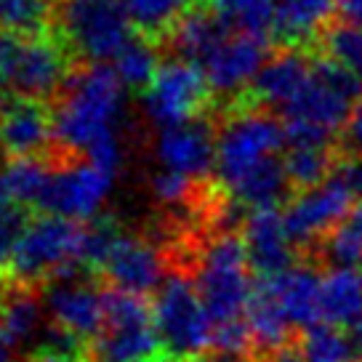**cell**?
Returning a JSON list of instances; mask_svg holds the SVG:
<instances>
[{"mask_svg":"<svg viewBox=\"0 0 362 362\" xmlns=\"http://www.w3.org/2000/svg\"><path fill=\"white\" fill-rule=\"evenodd\" d=\"M248 330H250V357L259 360L272 351L291 346L296 325L288 320L274 291L264 277H256V288L248 306Z\"/></svg>","mask_w":362,"mask_h":362,"instance_id":"cell-21","label":"cell"},{"mask_svg":"<svg viewBox=\"0 0 362 362\" xmlns=\"http://www.w3.org/2000/svg\"><path fill=\"white\" fill-rule=\"evenodd\" d=\"M349 333H351V339H354V346H357V351H360V357H362V320L351 325Z\"/></svg>","mask_w":362,"mask_h":362,"instance_id":"cell-39","label":"cell"},{"mask_svg":"<svg viewBox=\"0 0 362 362\" xmlns=\"http://www.w3.org/2000/svg\"><path fill=\"white\" fill-rule=\"evenodd\" d=\"M0 27L27 33L54 30V0H0Z\"/></svg>","mask_w":362,"mask_h":362,"instance_id":"cell-31","label":"cell"},{"mask_svg":"<svg viewBox=\"0 0 362 362\" xmlns=\"http://www.w3.org/2000/svg\"><path fill=\"white\" fill-rule=\"evenodd\" d=\"M152 304L163 349L168 357L197 362L208 351H214V317L205 306L192 272L181 267L168 269Z\"/></svg>","mask_w":362,"mask_h":362,"instance_id":"cell-7","label":"cell"},{"mask_svg":"<svg viewBox=\"0 0 362 362\" xmlns=\"http://www.w3.org/2000/svg\"><path fill=\"white\" fill-rule=\"evenodd\" d=\"M264 280L274 291L277 301L285 309L288 320L296 325V330H304L309 325L322 322V312H320L322 274L317 272L315 264L296 261L293 267L277 272V274H264Z\"/></svg>","mask_w":362,"mask_h":362,"instance_id":"cell-19","label":"cell"},{"mask_svg":"<svg viewBox=\"0 0 362 362\" xmlns=\"http://www.w3.org/2000/svg\"><path fill=\"white\" fill-rule=\"evenodd\" d=\"M0 362H19L16 349H13L11 344H6L3 339H0Z\"/></svg>","mask_w":362,"mask_h":362,"instance_id":"cell-38","label":"cell"},{"mask_svg":"<svg viewBox=\"0 0 362 362\" xmlns=\"http://www.w3.org/2000/svg\"><path fill=\"white\" fill-rule=\"evenodd\" d=\"M192 274L214 317V351L250 357L248 306L256 288V272L250 267L243 232L221 229L214 235L194 259Z\"/></svg>","mask_w":362,"mask_h":362,"instance_id":"cell-2","label":"cell"},{"mask_svg":"<svg viewBox=\"0 0 362 362\" xmlns=\"http://www.w3.org/2000/svg\"><path fill=\"white\" fill-rule=\"evenodd\" d=\"M336 19L362 24V0H336Z\"/></svg>","mask_w":362,"mask_h":362,"instance_id":"cell-35","label":"cell"},{"mask_svg":"<svg viewBox=\"0 0 362 362\" xmlns=\"http://www.w3.org/2000/svg\"><path fill=\"white\" fill-rule=\"evenodd\" d=\"M165 354L149 296L104 283V325L86 344L88 362H155Z\"/></svg>","mask_w":362,"mask_h":362,"instance_id":"cell-6","label":"cell"},{"mask_svg":"<svg viewBox=\"0 0 362 362\" xmlns=\"http://www.w3.org/2000/svg\"><path fill=\"white\" fill-rule=\"evenodd\" d=\"M51 170H54L51 155H45V158L43 155H24V158H8L3 176H6L13 200L27 211H37L48 179H51Z\"/></svg>","mask_w":362,"mask_h":362,"instance_id":"cell-24","label":"cell"},{"mask_svg":"<svg viewBox=\"0 0 362 362\" xmlns=\"http://www.w3.org/2000/svg\"><path fill=\"white\" fill-rule=\"evenodd\" d=\"M205 3L232 30L274 40V19H277V3L274 0H205Z\"/></svg>","mask_w":362,"mask_h":362,"instance_id":"cell-27","label":"cell"},{"mask_svg":"<svg viewBox=\"0 0 362 362\" xmlns=\"http://www.w3.org/2000/svg\"><path fill=\"white\" fill-rule=\"evenodd\" d=\"M243 240L253 272L264 274H277V272L293 267L298 245L285 221V211L277 205H264V208H250L248 216L243 218Z\"/></svg>","mask_w":362,"mask_h":362,"instance_id":"cell-17","label":"cell"},{"mask_svg":"<svg viewBox=\"0 0 362 362\" xmlns=\"http://www.w3.org/2000/svg\"><path fill=\"white\" fill-rule=\"evenodd\" d=\"M272 51H274V40L269 37L240 33V30L226 33L224 40L216 45L200 64L211 83L214 96L224 99L226 104L240 99L256 80L259 69L264 67Z\"/></svg>","mask_w":362,"mask_h":362,"instance_id":"cell-12","label":"cell"},{"mask_svg":"<svg viewBox=\"0 0 362 362\" xmlns=\"http://www.w3.org/2000/svg\"><path fill=\"white\" fill-rule=\"evenodd\" d=\"M192 0H125L136 33L147 35L152 40H165L181 13Z\"/></svg>","mask_w":362,"mask_h":362,"instance_id":"cell-30","label":"cell"},{"mask_svg":"<svg viewBox=\"0 0 362 362\" xmlns=\"http://www.w3.org/2000/svg\"><path fill=\"white\" fill-rule=\"evenodd\" d=\"M354 203L357 197L336 173H330L328 179L315 187L298 189L285 205V221L296 245L301 250H317L320 243L328 238L330 229L349 214Z\"/></svg>","mask_w":362,"mask_h":362,"instance_id":"cell-11","label":"cell"},{"mask_svg":"<svg viewBox=\"0 0 362 362\" xmlns=\"http://www.w3.org/2000/svg\"><path fill=\"white\" fill-rule=\"evenodd\" d=\"M112 62L120 80L125 83V88L144 90L155 80V75H158L160 69L158 40H152V37L139 33L120 48V54Z\"/></svg>","mask_w":362,"mask_h":362,"instance_id":"cell-29","label":"cell"},{"mask_svg":"<svg viewBox=\"0 0 362 362\" xmlns=\"http://www.w3.org/2000/svg\"><path fill=\"white\" fill-rule=\"evenodd\" d=\"M341 147L349 155H362V96L354 102L349 123H346L344 134H341Z\"/></svg>","mask_w":362,"mask_h":362,"instance_id":"cell-34","label":"cell"},{"mask_svg":"<svg viewBox=\"0 0 362 362\" xmlns=\"http://www.w3.org/2000/svg\"><path fill=\"white\" fill-rule=\"evenodd\" d=\"M298 354L304 362H362L349 328L317 322L301 330Z\"/></svg>","mask_w":362,"mask_h":362,"instance_id":"cell-25","label":"cell"},{"mask_svg":"<svg viewBox=\"0 0 362 362\" xmlns=\"http://www.w3.org/2000/svg\"><path fill=\"white\" fill-rule=\"evenodd\" d=\"M125 0H54V33L83 62H110L131 37Z\"/></svg>","mask_w":362,"mask_h":362,"instance_id":"cell-8","label":"cell"},{"mask_svg":"<svg viewBox=\"0 0 362 362\" xmlns=\"http://www.w3.org/2000/svg\"><path fill=\"white\" fill-rule=\"evenodd\" d=\"M51 160L54 170L37 214H59L80 221L99 216L107 194L112 189L115 173L99 168L88 158L75 160V155H64L59 149L51 155Z\"/></svg>","mask_w":362,"mask_h":362,"instance_id":"cell-10","label":"cell"},{"mask_svg":"<svg viewBox=\"0 0 362 362\" xmlns=\"http://www.w3.org/2000/svg\"><path fill=\"white\" fill-rule=\"evenodd\" d=\"M0 149L8 158L57 152L54 112L45 99L0 90Z\"/></svg>","mask_w":362,"mask_h":362,"instance_id":"cell-14","label":"cell"},{"mask_svg":"<svg viewBox=\"0 0 362 362\" xmlns=\"http://www.w3.org/2000/svg\"><path fill=\"white\" fill-rule=\"evenodd\" d=\"M45 315L48 312L40 298V288L11 285L8 293L0 296V339L19 351V346L35 341L40 333Z\"/></svg>","mask_w":362,"mask_h":362,"instance_id":"cell-23","label":"cell"},{"mask_svg":"<svg viewBox=\"0 0 362 362\" xmlns=\"http://www.w3.org/2000/svg\"><path fill=\"white\" fill-rule=\"evenodd\" d=\"M123 88L117 69L104 62H86L75 67L57 96L54 134L57 149L64 155H86L99 168H120L117 123L123 112Z\"/></svg>","mask_w":362,"mask_h":362,"instance_id":"cell-1","label":"cell"},{"mask_svg":"<svg viewBox=\"0 0 362 362\" xmlns=\"http://www.w3.org/2000/svg\"><path fill=\"white\" fill-rule=\"evenodd\" d=\"M211 83L200 64L189 59H173L160 64L155 80L144 88V110L158 128L197 120L211 107Z\"/></svg>","mask_w":362,"mask_h":362,"instance_id":"cell-9","label":"cell"},{"mask_svg":"<svg viewBox=\"0 0 362 362\" xmlns=\"http://www.w3.org/2000/svg\"><path fill=\"white\" fill-rule=\"evenodd\" d=\"M75 57L54 30L27 33L0 27V90L57 99L72 75Z\"/></svg>","mask_w":362,"mask_h":362,"instance_id":"cell-5","label":"cell"},{"mask_svg":"<svg viewBox=\"0 0 362 362\" xmlns=\"http://www.w3.org/2000/svg\"><path fill=\"white\" fill-rule=\"evenodd\" d=\"M253 362H304L301 360V354H298V346H285L280 351H272L267 357H259V360Z\"/></svg>","mask_w":362,"mask_h":362,"instance_id":"cell-36","label":"cell"},{"mask_svg":"<svg viewBox=\"0 0 362 362\" xmlns=\"http://www.w3.org/2000/svg\"><path fill=\"white\" fill-rule=\"evenodd\" d=\"M45 312L51 322L69 330L83 344L96 339L104 325V280L83 272L72 277L48 280L43 288Z\"/></svg>","mask_w":362,"mask_h":362,"instance_id":"cell-13","label":"cell"},{"mask_svg":"<svg viewBox=\"0 0 362 362\" xmlns=\"http://www.w3.org/2000/svg\"><path fill=\"white\" fill-rule=\"evenodd\" d=\"M336 144H288L283 155L285 173L293 189H306L325 181L339 163Z\"/></svg>","mask_w":362,"mask_h":362,"instance_id":"cell-26","label":"cell"},{"mask_svg":"<svg viewBox=\"0 0 362 362\" xmlns=\"http://www.w3.org/2000/svg\"><path fill=\"white\" fill-rule=\"evenodd\" d=\"M226 33H232V27L205 0H192L187 11L176 19L165 40L170 43V51L176 57L203 64V59L224 40Z\"/></svg>","mask_w":362,"mask_h":362,"instance_id":"cell-20","label":"cell"},{"mask_svg":"<svg viewBox=\"0 0 362 362\" xmlns=\"http://www.w3.org/2000/svg\"><path fill=\"white\" fill-rule=\"evenodd\" d=\"M333 173L349 187V192L354 194L357 200H362V155L341 152V158H339V163H336Z\"/></svg>","mask_w":362,"mask_h":362,"instance_id":"cell-33","label":"cell"},{"mask_svg":"<svg viewBox=\"0 0 362 362\" xmlns=\"http://www.w3.org/2000/svg\"><path fill=\"white\" fill-rule=\"evenodd\" d=\"M322 322L351 328L362 320V267H330L320 288Z\"/></svg>","mask_w":362,"mask_h":362,"instance_id":"cell-22","label":"cell"},{"mask_svg":"<svg viewBox=\"0 0 362 362\" xmlns=\"http://www.w3.org/2000/svg\"><path fill=\"white\" fill-rule=\"evenodd\" d=\"M283 147H288L285 123L274 117L269 107H261L243 93L226 104L216 128V184L229 197L253 173L283 158Z\"/></svg>","mask_w":362,"mask_h":362,"instance_id":"cell-3","label":"cell"},{"mask_svg":"<svg viewBox=\"0 0 362 362\" xmlns=\"http://www.w3.org/2000/svg\"><path fill=\"white\" fill-rule=\"evenodd\" d=\"M27 221H30V216H27V208H22V205L0 216V280H6L13 248H16V243L22 238Z\"/></svg>","mask_w":362,"mask_h":362,"instance_id":"cell-32","label":"cell"},{"mask_svg":"<svg viewBox=\"0 0 362 362\" xmlns=\"http://www.w3.org/2000/svg\"><path fill=\"white\" fill-rule=\"evenodd\" d=\"M315 54L317 48L309 45H277V51H272L264 62L245 96L261 107L283 112L312 78Z\"/></svg>","mask_w":362,"mask_h":362,"instance_id":"cell-16","label":"cell"},{"mask_svg":"<svg viewBox=\"0 0 362 362\" xmlns=\"http://www.w3.org/2000/svg\"><path fill=\"white\" fill-rule=\"evenodd\" d=\"M13 208H19V203L13 200L11 189H8V184H6V176L0 173V216L13 211Z\"/></svg>","mask_w":362,"mask_h":362,"instance_id":"cell-37","label":"cell"},{"mask_svg":"<svg viewBox=\"0 0 362 362\" xmlns=\"http://www.w3.org/2000/svg\"><path fill=\"white\" fill-rule=\"evenodd\" d=\"M165 274L168 272H165L163 253L147 238L128 235V232L117 235L107 259H104L102 269H99V277L107 285L144 296L158 293Z\"/></svg>","mask_w":362,"mask_h":362,"instance_id":"cell-15","label":"cell"},{"mask_svg":"<svg viewBox=\"0 0 362 362\" xmlns=\"http://www.w3.org/2000/svg\"><path fill=\"white\" fill-rule=\"evenodd\" d=\"M320 256L330 267H362V200L320 243Z\"/></svg>","mask_w":362,"mask_h":362,"instance_id":"cell-28","label":"cell"},{"mask_svg":"<svg viewBox=\"0 0 362 362\" xmlns=\"http://www.w3.org/2000/svg\"><path fill=\"white\" fill-rule=\"evenodd\" d=\"M86 221L59 214L30 216L6 272L11 285L43 288L48 280L83 274ZM93 274V272H90Z\"/></svg>","mask_w":362,"mask_h":362,"instance_id":"cell-4","label":"cell"},{"mask_svg":"<svg viewBox=\"0 0 362 362\" xmlns=\"http://www.w3.org/2000/svg\"><path fill=\"white\" fill-rule=\"evenodd\" d=\"M160 165L189 173L194 179H211L216 170V128L208 117L160 128L155 141Z\"/></svg>","mask_w":362,"mask_h":362,"instance_id":"cell-18","label":"cell"}]
</instances>
